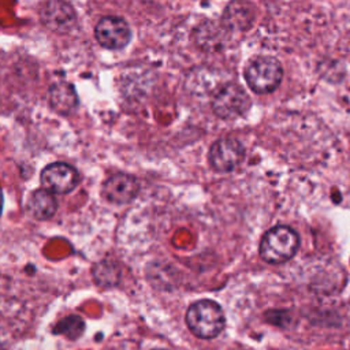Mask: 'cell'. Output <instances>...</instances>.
<instances>
[{"label":"cell","mask_w":350,"mask_h":350,"mask_svg":"<svg viewBox=\"0 0 350 350\" xmlns=\"http://www.w3.org/2000/svg\"><path fill=\"white\" fill-rule=\"evenodd\" d=\"M186 324L197 338L212 339L223 331L226 319L219 304L211 299H200L189 306Z\"/></svg>","instance_id":"6da1fadb"},{"label":"cell","mask_w":350,"mask_h":350,"mask_svg":"<svg viewBox=\"0 0 350 350\" xmlns=\"http://www.w3.org/2000/svg\"><path fill=\"white\" fill-rule=\"evenodd\" d=\"M299 246L298 234L287 226L268 230L260 242V256L268 264H282L294 257Z\"/></svg>","instance_id":"7a4b0ae2"},{"label":"cell","mask_w":350,"mask_h":350,"mask_svg":"<svg viewBox=\"0 0 350 350\" xmlns=\"http://www.w3.org/2000/svg\"><path fill=\"white\" fill-rule=\"evenodd\" d=\"M283 77L282 66L272 57H258L250 62L245 70V78L256 93L273 92Z\"/></svg>","instance_id":"3957f363"},{"label":"cell","mask_w":350,"mask_h":350,"mask_svg":"<svg viewBox=\"0 0 350 350\" xmlns=\"http://www.w3.org/2000/svg\"><path fill=\"white\" fill-rule=\"evenodd\" d=\"M250 107V98L237 83L220 86L212 97L213 112L223 119H232L245 113Z\"/></svg>","instance_id":"277c9868"},{"label":"cell","mask_w":350,"mask_h":350,"mask_svg":"<svg viewBox=\"0 0 350 350\" xmlns=\"http://www.w3.org/2000/svg\"><path fill=\"white\" fill-rule=\"evenodd\" d=\"M40 19L45 27L55 33H68L77 22L74 7L64 0H46L40 7Z\"/></svg>","instance_id":"5b68a950"},{"label":"cell","mask_w":350,"mask_h":350,"mask_svg":"<svg viewBox=\"0 0 350 350\" xmlns=\"http://www.w3.org/2000/svg\"><path fill=\"white\" fill-rule=\"evenodd\" d=\"M100 45L108 49H122L130 41V27L127 22L118 16L101 18L94 29Z\"/></svg>","instance_id":"8992f818"},{"label":"cell","mask_w":350,"mask_h":350,"mask_svg":"<svg viewBox=\"0 0 350 350\" xmlns=\"http://www.w3.org/2000/svg\"><path fill=\"white\" fill-rule=\"evenodd\" d=\"M243 154V146L238 139L230 137L221 138L212 145L209 150V163L216 171L228 172L241 164Z\"/></svg>","instance_id":"52a82bcc"},{"label":"cell","mask_w":350,"mask_h":350,"mask_svg":"<svg viewBox=\"0 0 350 350\" xmlns=\"http://www.w3.org/2000/svg\"><path fill=\"white\" fill-rule=\"evenodd\" d=\"M78 172L66 163H52L41 172V183L45 190L66 194L78 185Z\"/></svg>","instance_id":"ba28073f"},{"label":"cell","mask_w":350,"mask_h":350,"mask_svg":"<svg viewBox=\"0 0 350 350\" xmlns=\"http://www.w3.org/2000/svg\"><path fill=\"white\" fill-rule=\"evenodd\" d=\"M137 193L138 183L127 174H115L103 185V197L112 204H127L135 198Z\"/></svg>","instance_id":"9c48e42d"},{"label":"cell","mask_w":350,"mask_h":350,"mask_svg":"<svg viewBox=\"0 0 350 350\" xmlns=\"http://www.w3.org/2000/svg\"><path fill=\"white\" fill-rule=\"evenodd\" d=\"M253 7L245 0H234L223 14V26L227 30H245L253 22Z\"/></svg>","instance_id":"30bf717a"},{"label":"cell","mask_w":350,"mask_h":350,"mask_svg":"<svg viewBox=\"0 0 350 350\" xmlns=\"http://www.w3.org/2000/svg\"><path fill=\"white\" fill-rule=\"evenodd\" d=\"M26 208L29 215L33 216L34 219L46 220L55 215L57 202L51 191L45 189H40L30 194Z\"/></svg>","instance_id":"8fae6325"},{"label":"cell","mask_w":350,"mask_h":350,"mask_svg":"<svg viewBox=\"0 0 350 350\" xmlns=\"http://www.w3.org/2000/svg\"><path fill=\"white\" fill-rule=\"evenodd\" d=\"M49 104L60 113H70L78 104L75 89L68 82H56L49 88Z\"/></svg>","instance_id":"7c38bea8"},{"label":"cell","mask_w":350,"mask_h":350,"mask_svg":"<svg viewBox=\"0 0 350 350\" xmlns=\"http://www.w3.org/2000/svg\"><path fill=\"white\" fill-rule=\"evenodd\" d=\"M94 282L101 287H113L120 280L119 265L109 260L98 261L92 268Z\"/></svg>","instance_id":"4fadbf2b"},{"label":"cell","mask_w":350,"mask_h":350,"mask_svg":"<svg viewBox=\"0 0 350 350\" xmlns=\"http://www.w3.org/2000/svg\"><path fill=\"white\" fill-rule=\"evenodd\" d=\"M56 334H62L68 339H77L83 332V321L78 316H67L55 327Z\"/></svg>","instance_id":"5bb4252c"},{"label":"cell","mask_w":350,"mask_h":350,"mask_svg":"<svg viewBox=\"0 0 350 350\" xmlns=\"http://www.w3.org/2000/svg\"><path fill=\"white\" fill-rule=\"evenodd\" d=\"M1 208H3V193H1V187H0V213H1Z\"/></svg>","instance_id":"9a60e30c"},{"label":"cell","mask_w":350,"mask_h":350,"mask_svg":"<svg viewBox=\"0 0 350 350\" xmlns=\"http://www.w3.org/2000/svg\"><path fill=\"white\" fill-rule=\"evenodd\" d=\"M154 350H167V349H154Z\"/></svg>","instance_id":"2e32d148"},{"label":"cell","mask_w":350,"mask_h":350,"mask_svg":"<svg viewBox=\"0 0 350 350\" xmlns=\"http://www.w3.org/2000/svg\"><path fill=\"white\" fill-rule=\"evenodd\" d=\"M239 350H252V349H239Z\"/></svg>","instance_id":"e0dca14e"},{"label":"cell","mask_w":350,"mask_h":350,"mask_svg":"<svg viewBox=\"0 0 350 350\" xmlns=\"http://www.w3.org/2000/svg\"><path fill=\"white\" fill-rule=\"evenodd\" d=\"M0 350H4V349H3V346H1V345H0Z\"/></svg>","instance_id":"ac0fdd59"}]
</instances>
